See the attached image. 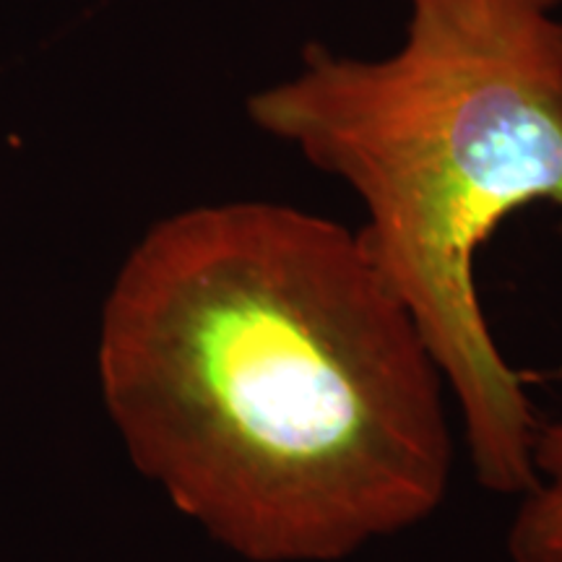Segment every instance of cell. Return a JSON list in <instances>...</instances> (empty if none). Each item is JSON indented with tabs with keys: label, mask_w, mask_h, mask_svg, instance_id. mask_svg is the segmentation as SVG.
Masks as SVG:
<instances>
[{
	"label": "cell",
	"mask_w": 562,
	"mask_h": 562,
	"mask_svg": "<svg viewBox=\"0 0 562 562\" xmlns=\"http://www.w3.org/2000/svg\"><path fill=\"white\" fill-rule=\"evenodd\" d=\"M97 383L128 461L245 562H341L430 521L446 375L360 229L277 201L182 209L104 297Z\"/></svg>",
	"instance_id": "1"
},
{
	"label": "cell",
	"mask_w": 562,
	"mask_h": 562,
	"mask_svg": "<svg viewBox=\"0 0 562 562\" xmlns=\"http://www.w3.org/2000/svg\"><path fill=\"white\" fill-rule=\"evenodd\" d=\"M248 117L362 203L360 235L446 375L476 482L518 501L542 419L474 271L518 211L562 220V0H412L396 50L311 45Z\"/></svg>",
	"instance_id": "2"
},
{
	"label": "cell",
	"mask_w": 562,
	"mask_h": 562,
	"mask_svg": "<svg viewBox=\"0 0 562 562\" xmlns=\"http://www.w3.org/2000/svg\"><path fill=\"white\" fill-rule=\"evenodd\" d=\"M533 484L518 497L508 531L513 562H562V409L539 422Z\"/></svg>",
	"instance_id": "3"
},
{
	"label": "cell",
	"mask_w": 562,
	"mask_h": 562,
	"mask_svg": "<svg viewBox=\"0 0 562 562\" xmlns=\"http://www.w3.org/2000/svg\"><path fill=\"white\" fill-rule=\"evenodd\" d=\"M406 3H412V0H406Z\"/></svg>",
	"instance_id": "4"
}]
</instances>
